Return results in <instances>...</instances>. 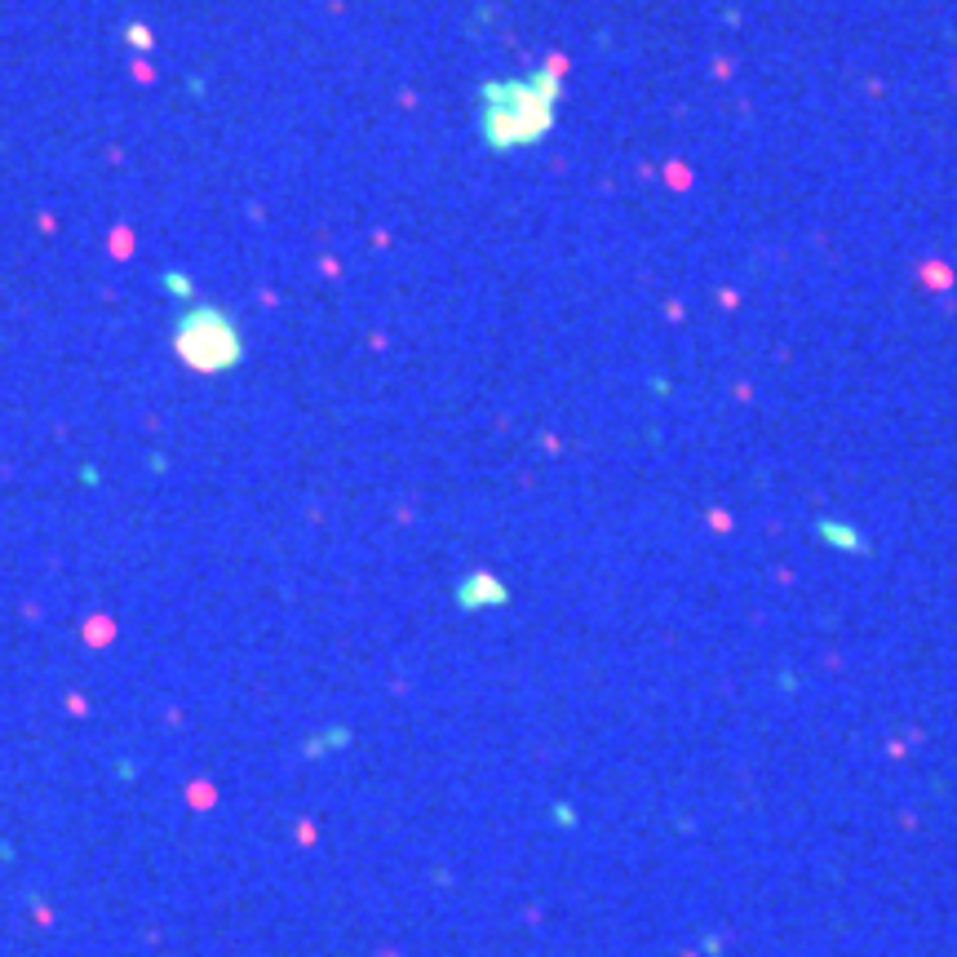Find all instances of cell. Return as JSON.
<instances>
[{
  "label": "cell",
  "mask_w": 957,
  "mask_h": 957,
  "mask_svg": "<svg viewBox=\"0 0 957 957\" xmlns=\"http://www.w3.org/2000/svg\"><path fill=\"white\" fill-rule=\"evenodd\" d=\"M554 120V85L550 80H523V85L488 89V142H537Z\"/></svg>",
  "instance_id": "cell-1"
},
{
  "label": "cell",
  "mask_w": 957,
  "mask_h": 957,
  "mask_svg": "<svg viewBox=\"0 0 957 957\" xmlns=\"http://www.w3.org/2000/svg\"><path fill=\"white\" fill-rule=\"evenodd\" d=\"M178 351L191 368H204V373H218V368H231L240 359V333H235L231 315L222 311H191L178 328Z\"/></svg>",
  "instance_id": "cell-2"
}]
</instances>
